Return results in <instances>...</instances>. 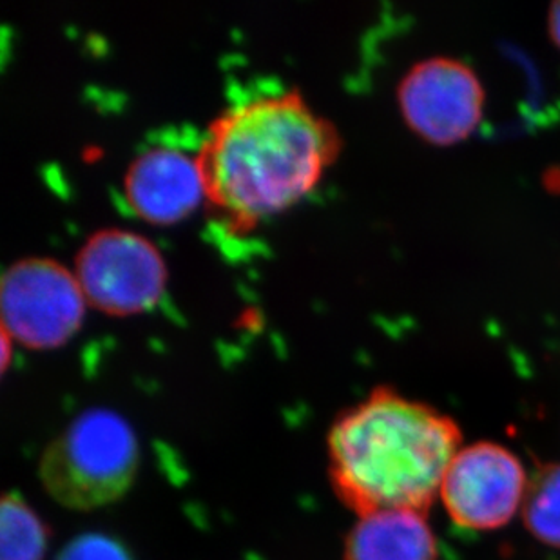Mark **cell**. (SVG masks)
<instances>
[{"instance_id":"6da1fadb","label":"cell","mask_w":560,"mask_h":560,"mask_svg":"<svg viewBox=\"0 0 560 560\" xmlns=\"http://www.w3.org/2000/svg\"><path fill=\"white\" fill-rule=\"evenodd\" d=\"M339 151L338 127L287 88L218 113L196 159L212 211L249 231L311 192Z\"/></svg>"},{"instance_id":"7a4b0ae2","label":"cell","mask_w":560,"mask_h":560,"mask_svg":"<svg viewBox=\"0 0 560 560\" xmlns=\"http://www.w3.org/2000/svg\"><path fill=\"white\" fill-rule=\"evenodd\" d=\"M454 419L380 386L328 432L334 492L360 517L386 510L427 513L459 454Z\"/></svg>"},{"instance_id":"3957f363","label":"cell","mask_w":560,"mask_h":560,"mask_svg":"<svg viewBox=\"0 0 560 560\" xmlns=\"http://www.w3.org/2000/svg\"><path fill=\"white\" fill-rule=\"evenodd\" d=\"M138 470V443L126 419L107 408L80 413L40 460L46 492L62 506H106L131 488Z\"/></svg>"},{"instance_id":"277c9868","label":"cell","mask_w":560,"mask_h":560,"mask_svg":"<svg viewBox=\"0 0 560 560\" xmlns=\"http://www.w3.org/2000/svg\"><path fill=\"white\" fill-rule=\"evenodd\" d=\"M85 303L66 265L48 256L16 259L0 281L2 332L30 349H54L79 328Z\"/></svg>"},{"instance_id":"5b68a950","label":"cell","mask_w":560,"mask_h":560,"mask_svg":"<svg viewBox=\"0 0 560 560\" xmlns=\"http://www.w3.org/2000/svg\"><path fill=\"white\" fill-rule=\"evenodd\" d=\"M74 276L85 302L107 314H137L159 302L167 269L159 247L126 228L91 233L74 256Z\"/></svg>"},{"instance_id":"8992f818","label":"cell","mask_w":560,"mask_h":560,"mask_svg":"<svg viewBox=\"0 0 560 560\" xmlns=\"http://www.w3.org/2000/svg\"><path fill=\"white\" fill-rule=\"evenodd\" d=\"M485 102L476 71L448 57L413 63L397 85L405 122L434 145H455L470 137L481 124Z\"/></svg>"},{"instance_id":"52a82bcc","label":"cell","mask_w":560,"mask_h":560,"mask_svg":"<svg viewBox=\"0 0 560 560\" xmlns=\"http://www.w3.org/2000/svg\"><path fill=\"white\" fill-rule=\"evenodd\" d=\"M521 460L495 443L471 444L452 460L441 498L455 523L471 529H493L515 515L526 493Z\"/></svg>"},{"instance_id":"ba28073f","label":"cell","mask_w":560,"mask_h":560,"mask_svg":"<svg viewBox=\"0 0 560 560\" xmlns=\"http://www.w3.org/2000/svg\"><path fill=\"white\" fill-rule=\"evenodd\" d=\"M122 186L127 206L153 223L178 222L206 200L196 153L175 145L140 151L127 165Z\"/></svg>"},{"instance_id":"9c48e42d","label":"cell","mask_w":560,"mask_h":560,"mask_svg":"<svg viewBox=\"0 0 560 560\" xmlns=\"http://www.w3.org/2000/svg\"><path fill=\"white\" fill-rule=\"evenodd\" d=\"M438 540L423 513L386 510L360 517L345 542L347 560H438Z\"/></svg>"},{"instance_id":"30bf717a","label":"cell","mask_w":560,"mask_h":560,"mask_svg":"<svg viewBox=\"0 0 560 560\" xmlns=\"http://www.w3.org/2000/svg\"><path fill=\"white\" fill-rule=\"evenodd\" d=\"M48 532L37 513L19 495L8 493L0 506V560H43Z\"/></svg>"},{"instance_id":"8fae6325","label":"cell","mask_w":560,"mask_h":560,"mask_svg":"<svg viewBox=\"0 0 560 560\" xmlns=\"http://www.w3.org/2000/svg\"><path fill=\"white\" fill-rule=\"evenodd\" d=\"M526 528L545 545L560 548V463L537 468L523 499Z\"/></svg>"},{"instance_id":"7c38bea8","label":"cell","mask_w":560,"mask_h":560,"mask_svg":"<svg viewBox=\"0 0 560 560\" xmlns=\"http://www.w3.org/2000/svg\"><path fill=\"white\" fill-rule=\"evenodd\" d=\"M57 560H129L122 546L104 535H84L69 542Z\"/></svg>"},{"instance_id":"4fadbf2b","label":"cell","mask_w":560,"mask_h":560,"mask_svg":"<svg viewBox=\"0 0 560 560\" xmlns=\"http://www.w3.org/2000/svg\"><path fill=\"white\" fill-rule=\"evenodd\" d=\"M548 22H550L551 40H553V44L560 49V2H556V4L551 5Z\"/></svg>"}]
</instances>
